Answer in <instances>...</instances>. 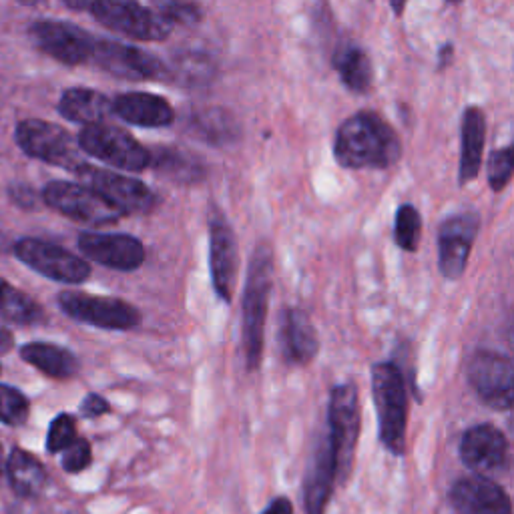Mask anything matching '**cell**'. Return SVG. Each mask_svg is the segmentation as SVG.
<instances>
[{
    "label": "cell",
    "mask_w": 514,
    "mask_h": 514,
    "mask_svg": "<svg viewBox=\"0 0 514 514\" xmlns=\"http://www.w3.org/2000/svg\"><path fill=\"white\" fill-rule=\"evenodd\" d=\"M400 153L398 135L372 111L352 115L336 133L334 155L346 169H386L400 159Z\"/></svg>",
    "instance_id": "1"
},
{
    "label": "cell",
    "mask_w": 514,
    "mask_h": 514,
    "mask_svg": "<svg viewBox=\"0 0 514 514\" xmlns=\"http://www.w3.org/2000/svg\"><path fill=\"white\" fill-rule=\"evenodd\" d=\"M274 290V255L270 245H257L247 270L243 290V320H241V346L247 370H257L264 356L266 318L270 296Z\"/></svg>",
    "instance_id": "2"
},
{
    "label": "cell",
    "mask_w": 514,
    "mask_h": 514,
    "mask_svg": "<svg viewBox=\"0 0 514 514\" xmlns=\"http://www.w3.org/2000/svg\"><path fill=\"white\" fill-rule=\"evenodd\" d=\"M372 392L380 442L394 456H402L406 452L408 424V394L404 384V372L394 362L374 364Z\"/></svg>",
    "instance_id": "3"
},
{
    "label": "cell",
    "mask_w": 514,
    "mask_h": 514,
    "mask_svg": "<svg viewBox=\"0 0 514 514\" xmlns=\"http://www.w3.org/2000/svg\"><path fill=\"white\" fill-rule=\"evenodd\" d=\"M362 424L360 394L354 384H342L332 390L328 410V438L336 462V480L344 484L354 466V454L358 446Z\"/></svg>",
    "instance_id": "4"
},
{
    "label": "cell",
    "mask_w": 514,
    "mask_h": 514,
    "mask_svg": "<svg viewBox=\"0 0 514 514\" xmlns=\"http://www.w3.org/2000/svg\"><path fill=\"white\" fill-rule=\"evenodd\" d=\"M79 149L107 165L133 173L145 171L151 163L149 149H145L131 133L107 123L85 125L79 135Z\"/></svg>",
    "instance_id": "5"
},
{
    "label": "cell",
    "mask_w": 514,
    "mask_h": 514,
    "mask_svg": "<svg viewBox=\"0 0 514 514\" xmlns=\"http://www.w3.org/2000/svg\"><path fill=\"white\" fill-rule=\"evenodd\" d=\"M91 13L105 29L137 41L157 43L165 41L171 33L169 23L135 0H97Z\"/></svg>",
    "instance_id": "6"
},
{
    "label": "cell",
    "mask_w": 514,
    "mask_h": 514,
    "mask_svg": "<svg viewBox=\"0 0 514 514\" xmlns=\"http://www.w3.org/2000/svg\"><path fill=\"white\" fill-rule=\"evenodd\" d=\"M43 197L49 207L87 225H111L123 217L117 207H113L105 197L87 185L53 181L45 187Z\"/></svg>",
    "instance_id": "7"
},
{
    "label": "cell",
    "mask_w": 514,
    "mask_h": 514,
    "mask_svg": "<svg viewBox=\"0 0 514 514\" xmlns=\"http://www.w3.org/2000/svg\"><path fill=\"white\" fill-rule=\"evenodd\" d=\"M59 306L69 318L101 330L127 332L141 324L139 310L117 298L63 292L59 296Z\"/></svg>",
    "instance_id": "8"
},
{
    "label": "cell",
    "mask_w": 514,
    "mask_h": 514,
    "mask_svg": "<svg viewBox=\"0 0 514 514\" xmlns=\"http://www.w3.org/2000/svg\"><path fill=\"white\" fill-rule=\"evenodd\" d=\"M17 143L27 155L45 163L59 165L69 171H77L83 165L79 145H75L73 137L55 123L41 119H29L19 123Z\"/></svg>",
    "instance_id": "9"
},
{
    "label": "cell",
    "mask_w": 514,
    "mask_h": 514,
    "mask_svg": "<svg viewBox=\"0 0 514 514\" xmlns=\"http://www.w3.org/2000/svg\"><path fill=\"white\" fill-rule=\"evenodd\" d=\"M468 382L478 398L494 410H510L514 402V370L508 356L480 350L468 364Z\"/></svg>",
    "instance_id": "10"
},
{
    "label": "cell",
    "mask_w": 514,
    "mask_h": 514,
    "mask_svg": "<svg viewBox=\"0 0 514 514\" xmlns=\"http://www.w3.org/2000/svg\"><path fill=\"white\" fill-rule=\"evenodd\" d=\"M15 253L23 264L61 284H83L91 276V266L79 255L41 239H21Z\"/></svg>",
    "instance_id": "11"
},
{
    "label": "cell",
    "mask_w": 514,
    "mask_h": 514,
    "mask_svg": "<svg viewBox=\"0 0 514 514\" xmlns=\"http://www.w3.org/2000/svg\"><path fill=\"white\" fill-rule=\"evenodd\" d=\"M75 173L87 183V187L95 189L123 215L149 213L157 205L155 193L139 179L125 177L107 169H97L87 163H83Z\"/></svg>",
    "instance_id": "12"
},
{
    "label": "cell",
    "mask_w": 514,
    "mask_h": 514,
    "mask_svg": "<svg viewBox=\"0 0 514 514\" xmlns=\"http://www.w3.org/2000/svg\"><path fill=\"white\" fill-rule=\"evenodd\" d=\"M209 270L215 294L225 304H231L237 286L239 253L235 233L219 211L209 217Z\"/></svg>",
    "instance_id": "13"
},
{
    "label": "cell",
    "mask_w": 514,
    "mask_h": 514,
    "mask_svg": "<svg viewBox=\"0 0 514 514\" xmlns=\"http://www.w3.org/2000/svg\"><path fill=\"white\" fill-rule=\"evenodd\" d=\"M478 227H480V219L476 213H460V215L448 217L440 225L438 264L446 280L462 278Z\"/></svg>",
    "instance_id": "14"
},
{
    "label": "cell",
    "mask_w": 514,
    "mask_h": 514,
    "mask_svg": "<svg viewBox=\"0 0 514 514\" xmlns=\"http://www.w3.org/2000/svg\"><path fill=\"white\" fill-rule=\"evenodd\" d=\"M31 37L43 53L71 67L83 65L93 57L95 39L89 37L83 29L69 23H57V21L35 23L31 27Z\"/></svg>",
    "instance_id": "15"
},
{
    "label": "cell",
    "mask_w": 514,
    "mask_h": 514,
    "mask_svg": "<svg viewBox=\"0 0 514 514\" xmlns=\"http://www.w3.org/2000/svg\"><path fill=\"white\" fill-rule=\"evenodd\" d=\"M462 464L480 476H492L508 466V440L492 424H476L460 442Z\"/></svg>",
    "instance_id": "16"
},
{
    "label": "cell",
    "mask_w": 514,
    "mask_h": 514,
    "mask_svg": "<svg viewBox=\"0 0 514 514\" xmlns=\"http://www.w3.org/2000/svg\"><path fill=\"white\" fill-rule=\"evenodd\" d=\"M79 249L91 262L117 272H135L145 262V245L125 233H81Z\"/></svg>",
    "instance_id": "17"
},
{
    "label": "cell",
    "mask_w": 514,
    "mask_h": 514,
    "mask_svg": "<svg viewBox=\"0 0 514 514\" xmlns=\"http://www.w3.org/2000/svg\"><path fill=\"white\" fill-rule=\"evenodd\" d=\"M103 71L127 81H145L165 77V67L153 55L117 41H95L93 57Z\"/></svg>",
    "instance_id": "18"
},
{
    "label": "cell",
    "mask_w": 514,
    "mask_h": 514,
    "mask_svg": "<svg viewBox=\"0 0 514 514\" xmlns=\"http://www.w3.org/2000/svg\"><path fill=\"white\" fill-rule=\"evenodd\" d=\"M450 502L458 514H512L510 498L488 476H466L450 488Z\"/></svg>",
    "instance_id": "19"
},
{
    "label": "cell",
    "mask_w": 514,
    "mask_h": 514,
    "mask_svg": "<svg viewBox=\"0 0 514 514\" xmlns=\"http://www.w3.org/2000/svg\"><path fill=\"white\" fill-rule=\"evenodd\" d=\"M280 348L284 360L292 366H306L316 358L320 340L310 316L304 310L290 308L282 314Z\"/></svg>",
    "instance_id": "20"
},
{
    "label": "cell",
    "mask_w": 514,
    "mask_h": 514,
    "mask_svg": "<svg viewBox=\"0 0 514 514\" xmlns=\"http://www.w3.org/2000/svg\"><path fill=\"white\" fill-rule=\"evenodd\" d=\"M336 484V462L328 434L316 446L304 480V504L308 514H324Z\"/></svg>",
    "instance_id": "21"
},
{
    "label": "cell",
    "mask_w": 514,
    "mask_h": 514,
    "mask_svg": "<svg viewBox=\"0 0 514 514\" xmlns=\"http://www.w3.org/2000/svg\"><path fill=\"white\" fill-rule=\"evenodd\" d=\"M113 113L131 125L147 129H161L175 121L173 107L163 97L151 93L119 95L113 101Z\"/></svg>",
    "instance_id": "22"
},
{
    "label": "cell",
    "mask_w": 514,
    "mask_h": 514,
    "mask_svg": "<svg viewBox=\"0 0 514 514\" xmlns=\"http://www.w3.org/2000/svg\"><path fill=\"white\" fill-rule=\"evenodd\" d=\"M462 149H460V183L466 185L478 177L486 139L484 113L478 107L464 109L462 115Z\"/></svg>",
    "instance_id": "23"
},
{
    "label": "cell",
    "mask_w": 514,
    "mask_h": 514,
    "mask_svg": "<svg viewBox=\"0 0 514 514\" xmlns=\"http://www.w3.org/2000/svg\"><path fill=\"white\" fill-rule=\"evenodd\" d=\"M59 113L73 123L95 125L105 123L113 115V103L99 91L77 87L63 93Z\"/></svg>",
    "instance_id": "24"
},
{
    "label": "cell",
    "mask_w": 514,
    "mask_h": 514,
    "mask_svg": "<svg viewBox=\"0 0 514 514\" xmlns=\"http://www.w3.org/2000/svg\"><path fill=\"white\" fill-rule=\"evenodd\" d=\"M187 129L193 137L211 145L233 143L239 137L237 121L229 111L219 107H203L191 111L187 117Z\"/></svg>",
    "instance_id": "25"
},
{
    "label": "cell",
    "mask_w": 514,
    "mask_h": 514,
    "mask_svg": "<svg viewBox=\"0 0 514 514\" xmlns=\"http://www.w3.org/2000/svg\"><path fill=\"white\" fill-rule=\"evenodd\" d=\"M21 356L25 362H29L43 374L57 378V380L73 378L79 370L77 358L69 350L55 346V344H45V342L27 344V346H23Z\"/></svg>",
    "instance_id": "26"
},
{
    "label": "cell",
    "mask_w": 514,
    "mask_h": 514,
    "mask_svg": "<svg viewBox=\"0 0 514 514\" xmlns=\"http://www.w3.org/2000/svg\"><path fill=\"white\" fill-rule=\"evenodd\" d=\"M149 167H153L159 175L177 183H195V181H201L205 175V169L199 163V159L173 147L155 149L151 153Z\"/></svg>",
    "instance_id": "27"
},
{
    "label": "cell",
    "mask_w": 514,
    "mask_h": 514,
    "mask_svg": "<svg viewBox=\"0 0 514 514\" xmlns=\"http://www.w3.org/2000/svg\"><path fill=\"white\" fill-rule=\"evenodd\" d=\"M9 480L19 496H37L47 482L45 466L25 450H13L9 464Z\"/></svg>",
    "instance_id": "28"
},
{
    "label": "cell",
    "mask_w": 514,
    "mask_h": 514,
    "mask_svg": "<svg viewBox=\"0 0 514 514\" xmlns=\"http://www.w3.org/2000/svg\"><path fill=\"white\" fill-rule=\"evenodd\" d=\"M334 69L340 73L342 83L354 93H366L372 87V63L358 47L338 49L334 55Z\"/></svg>",
    "instance_id": "29"
},
{
    "label": "cell",
    "mask_w": 514,
    "mask_h": 514,
    "mask_svg": "<svg viewBox=\"0 0 514 514\" xmlns=\"http://www.w3.org/2000/svg\"><path fill=\"white\" fill-rule=\"evenodd\" d=\"M41 318L43 310L27 294L0 278V320L13 324H37Z\"/></svg>",
    "instance_id": "30"
},
{
    "label": "cell",
    "mask_w": 514,
    "mask_h": 514,
    "mask_svg": "<svg viewBox=\"0 0 514 514\" xmlns=\"http://www.w3.org/2000/svg\"><path fill=\"white\" fill-rule=\"evenodd\" d=\"M213 69H215V65L211 63V59L207 55L187 53V55H181L179 59H175L171 69L165 71V75H169L179 85L199 87V85H207L213 79Z\"/></svg>",
    "instance_id": "31"
},
{
    "label": "cell",
    "mask_w": 514,
    "mask_h": 514,
    "mask_svg": "<svg viewBox=\"0 0 514 514\" xmlns=\"http://www.w3.org/2000/svg\"><path fill=\"white\" fill-rule=\"evenodd\" d=\"M420 233H422V219L416 207L410 203L400 205L396 211V223H394L396 245L408 253H414L420 243Z\"/></svg>",
    "instance_id": "32"
},
{
    "label": "cell",
    "mask_w": 514,
    "mask_h": 514,
    "mask_svg": "<svg viewBox=\"0 0 514 514\" xmlns=\"http://www.w3.org/2000/svg\"><path fill=\"white\" fill-rule=\"evenodd\" d=\"M153 7L155 13L171 27H193L203 19L201 7L195 5L193 0H153Z\"/></svg>",
    "instance_id": "33"
},
{
    "label": "cell",
    "mask_w": 514,
    "mask_h": 514,
    "mask_svg": "<svg viewBox=\"0 0 514 514\" xmlns=\"http://www.w3.org/2000/svg\"><path fill=\"white\" fill-rule=\"evenodd\" d=\"M29 418V400L11 386H0V422L21 426Z\"/></svg>",
    "instance_id": "34"
},
{
    "label": "cell",
    "mask_w": 514,
    "mask_h": 514,
    "mask_svg": "<svg viewBox=\"0 0 514 514\" xmlns=\"http://www.w3.org/2000/svg\"><path fill=\"white\" fill-rule=\"evenodd\" d=\"M512 167H514V159H512V147H504L498 149L490 155L488 161V183L492 187V191H502L510 177H512Z\"/></svg>",
    "instance_id": "35"
},
{
    "label": "cell",
    "mask_w": 514,
    "mask_h": 514,
    "mask_svg": "<svg viewBox=\"0 0 514 514\" xmlns=\"http://www.w3.org/2000/svg\"><path fill=\"white\" fill-rule=\"evenodd\" d=\"M77 438V424L75 418L69 414H61L53 420L47 436V450L51 454L63 452L73 440Z\"/></svg>",
    "instance_id": "36"
},
{
    "label": "cell",
    "mask_w": 514,
    "mask_h": 514,
    "mask_svg": "<svg viewBox=\"0 0 514 514\" xmlns=\"http://www.w3.org/2000/svg\"><path fill=\"white\" fill-rule=\"evenodd\" d=\"M63 468L71 474L85 470L91 464V444L85 438H75L65 450H63Z\"/></svg>",
    "instance_id": "37"
},
{
    "label": "cell",
    "mask_w": 514,
    "mask_h": 514,
    "mask_svg": "<svg viewBox=\"0 0 514 514\" xmlns=\"http://www.w3.org/2000/svg\"><path fill=\"white\" fill-rule=\"evenodd\" d=\"M111 408H109V402L105 398H101L99 394H89L83 404H81V414L85 418H99L103 414H107Z\"/></svg>",
    "instance_id": "38"
},
{
    "label": "cell",
    "mask_w": 514,
    "mask_h": 514,
    "mask_svg": "<svg viewBox=\"0 0 514 514\" xmlns=\"http://www.w3.org/2000/svg\"><path fill=\"white\" fill-rule=\"evenodd\" d=\"M262 514H294V506H292L290 498L278 496L270 502V506Z\"/></svg>",
    "instance_id": "39"
},
{
    "label": "cell",
    "mask_w": 514,
    "mask_h": 514,
    "mask_svg": "<svg viewBox=\"0 0 514 514\" xmlns=\"http://www.w3.org/2000/svg\"><path fill=\"white\" fill-rule=\"evenodd\" d=\"M63 3L73 11H91L97 0H63Z\"/></svg>",
    "instance_id": "40"
},
{
    "label": "cell",
    "mask_w": 514,
    "mask_h": 514,
    "mask_svg": "<svg viewBox=\"0 0 514 514\" xmlns=\"http://www.w3.org/2000/svg\"><path fill=\"white\" fill-rule=\"evenodd\" d=\"M11 348H13V336L7 330L0 328V356L7 354Z\"/></svg>",
    "instance_id": "41"
},
{
    "label": "cell",
    "mask_w": 514,
    "mask_h": 514,
    "mask_svg": "<svg viewBox=\"0 0 514 514\" xmlns=\"http://www.w3.org/2000/svg\"><path fill=\"white\" fill-rule=\"evenodd\" d=\"M452 55H454L452 45H444V47L440 49V55H438V65H440V69H444V67L452 61Z\"/></svg>",
    "instance_id": "42"
},
{
    "label": "cell",
    "mask_w": 514,
    "mask_h": 514,
    "mask_svg": "<svg viewBox=\"0 0 514 514\" xmlns=\"http://www.w3.org/2000/svg\"><path fill=\"white\" fill-rule=\"evenodd\" d=\"M406 3L408 0H392V9H394V13L398 15V17H402V13H404V9H406Z\"/></svg>",
    "instance_id": "43"
},
{
    "label": "cell",
    "mask_w": 514,
    "mask_h": 514,
    "mask_svg": "<svg viewBox=\"0 0 514 514\" xmlns=\"http://www.w3.org/2000/svg\"><path fill=\"white\" fill-rule=\"evenodd\" d=\"M5 470V452H3V446H0V474H3Z\"/></svg>",
    "instance_id": "44"
},
{
    "label": "cell",
    "mask_w": 514,
    "mask_h": 514,
    "mask_svg": "<svg viewBox=\"0 0 514 514\" xmlns=\"http://www.w3.org/2000/svg\"><path fill=\"white\" fill-rule=\"evenodd\" d=\"M21 3H25V5H37L39 0H21Z\"/></svg>",
    "instance_id": "45"
},
{
    "label": "cell",
    "mask_w": 514,
    "mask_h": 514,
    "mask_svg": "<svg viewBox=\"0 0 514 514\" xmlns=\"http://www.w3.org/2000/svg\"><path fill=\"white\" fill-rule=\"evenodd\" d=\"M448 3H452V5H460V3H462V0H448Z\"/></svg>",
    "instance_id": "46"
}]
</instances>
